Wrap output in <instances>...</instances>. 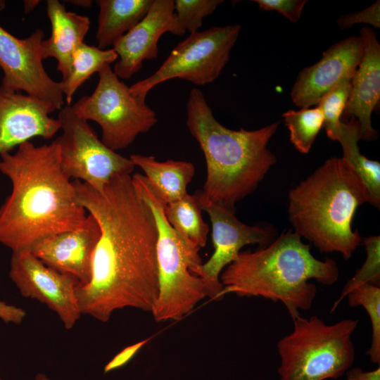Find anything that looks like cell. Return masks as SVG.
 I'll return each instance as SVG.
<instances>
[{
    "label": "cell",
    "mask_w": 380,
    "mask_h": 380,
    "mask_svg": "<svg viewBox=\"0 0 380 380\" xmlns=\"http://www.w3.org/2000/svg\"><path fill=\"white\" fill-rule=\"evenodd\" d=\"M72 183L101 231L91 279L76 289L82 315L106 322L125 308L151 312L159 293L157 226L132 175H116L101 191L77 179Z\"/></svg>",
    "instance_id": "cell-1"
},
{
    "label": "cell",
    "mask_w": 380,
    "mask_h": 380,
    "mask_svg": "<svg viewBox=\"0 0 380 380\" xmlns=\"http://www.w3.org/2000/svg\"><path fill=\"white\" fill-rule=\"evenodd\" d=\"M0 172L12 186L0 207V243L12 252L30 251L44 237L85 221L87 210L61 168L55 140L39 146L26 141L13 153H1Z\"/></svg>",
    "instance_id": "cell-2"
},
{
    "label": "cell",
    "mask_w": 380,
    "mask_h": 380,
    "mask_svg": "<svg viewBox=\"0 0 380 380\" xmlns=\"http://www.w3.org/2000/svg\"><path fill=\"white\" fill-rule=\"evenodd\" d=\"M338 277L334 260L315 258L310 245L290 229L266 246L241 251L220 275V298L234 293L280 301L294 319L300 316L299 310L310 308L316 297L317 287L310 280L330 286Z\"/></svg>",
    "instance_id": "cell-3"
},
{
    "label": "cell",
    "mask_w": 380,
    "mask_h": 380,
    "mask_svg": "<svg viewBox=\"0 0 380 380\" xmlns=\"http://www.w3.org/2000/svg\"><path fill=\"white\" fill-rule=\"evenodd\" d=\"M186 106V126L205 159L201 192L208 200L235 211V204L255 191L277 162L267 144L279 122L256 130L228 129L215 119L198 88L190 91Z\"/></svg>",
    "instance_id": "cell-4"
},
{
    "label": "cell",
    "mask_w": 380,
    "mask_h": 380,
    "mask_svg": "<svg viewBox=\"0 0 380 380\" xmlns=\"http://www.w3.org/2000/svg\"><path fill=\"white\" fill-rule=\"evenodd\" d=\"M369 201L367 187L342 157H331L290 190L288 214L293 231L321 253L351 258L362 238L351 223L357 208Z\"/></svg>",
    "instance_id": "cell-5"
},
{
    "label": "cell",
    "mask_w": 380,
    "mask_h": 380,
    "mask_svg": "<svg viewBox=\"0 0 380 380\" xmlns=\"http://www.w3.org/2000/svg\"><path fill=\"white\" fill-rule=\"evenodd\" d=\"M133 184L150 207L158 231L159 293L151 313L157 322L179 320L209 296L204 280L192 273L202 264L199 248L180 236L165 215V203L146 177L132 175Z\"/></svg>",
    "instance_id": "cell-6"
},
{
    "label": "cell",
    "mask_w": 380,
    "mask_h": 380,
    "mask_svg": "<svg viewBox=\"0 0 380 380\" xmlns=\"http://www.w3.org/2000/svg\"><path fill=\"white\" fill-rule=\"evenodd\" d=\"M293 329L277 343L280 380L337 379L355 360L351 339L358 320L327 324L317 316L293 319Z\"/></svg>",
    "instance_id": "cell-7"
},
{
    "label": "cell",
    "mask_w": 380,
    "mask_h": 380,
    "mask_svg": "<svg viewBox=\"0 0 380 380\" xmlns=\"http://www.w3.org/2000/svg\"><path fill=\"white\" fill-rule=\"evenodd\" d=\"M98 84L90 96H84L72 105L80 118L96 122L101 128V141L116 151L133 143L157 122L156 113L132 96L110 65L99 72Z\"/></svg>",
    "instance_id": "cell-8"
},
{
    "label": "cell",
    "mask_w": 380,
    "mask_h": 380,
    "mask_svg": "<svg viewBox=\"0 0 380 380\" xmlns=\"http://www.w3.org/2000/svg\"><path fill=\"white\" fill-rule=\"evenodd\" d=\"M241 27L239 24L215 26L190 34L172 50L153 75L129 87L131 94L145 102L151 89L172 79L199 86L214 82L229 59Z\"/></svg>",
    "instance_id": "cell-9"
},
{
    "label": "cell",
    "mask_w": 380,
    "mask_h": 380,
    "mask_svg": "<svg viewBox=\"0 0 380 380\" xmlns=\"http://www.w3.org/2000/svg\"><path fill=\"white\" fill-rule=\"evenodd\" d=\"M60 110L58 119L62 134L55 141L60 149L61 168L69 178L101 191L115 176L132 174L135 165L130 158L106 146L72 105Z\"/></svg>",
    "instance_id": "cell-10"
},
{
    "label": "cell",
    "mask_w": 380,
    "mask_h": 380,
    "mask_svg": "<svg viewBox=\"0 0 380 380\" xmlns=\"http://www.w3.org/2000/svg\"><path fill=\"white\" fill-rule=\"evenodd\" d=\"M196 194L202 210L208 213L211 222L215 250L209 260L193 270L192 273L204 280L208 298L220 300L223 289L220 277L223 269L237 258L243 246L269 245L274 240L275 231L270 227L246 224L236 217L234 210L208 200L201 191Z\"/></svg>",
    "instance_id": "cell-11"
},
{
    "label": "cell",
    "mask_w": 380,
    "mask_h": 380,
    "mask_svg": "<svg viewBox=\"0 0 380 380\" xmlns=\"http://www.w3.org/2000/svg\"><path fill=\"white\" fill-rule=\"evenodd\" d=\"M40 29L25 39H18L0 25V68L4 72L1 86L25 94L61 109L64 103L60 82L53 80L43 65Z\"/></svg>",
    "instance_id": "cell-12"
},
{
    "label": "cell",
    "mask_w": 380,
    "mask_h": 380,
    "mask_svg": "<svg viewBox=\"0 0 380 380\" xmlns=\"http://www.w3.org/2000/svg\"><path fill=\"white\" fill-rule=\"evenodd\" d=\"M9 277L25 298L37 300L55 312L66 329L82 313L76 296L78 279L42 262L30 251L12 252Z\"/></svg>",
    "instance_id": "cell-13"
},
{
    "label": "cell",
    "mask_w": 380,
    "mask_h": 380,
    "mask_svg": "<svg viewBox=\"0 0 380 380\" xmlns=\"http://www.w3.org/2000/svg\"><path fill=\"white\" fill-rule=\"evenodd\" d=\"M165 32L182 35L186 31L177 20L175 1L153 0L144 18L113 45L118 56L113 70L118 77L129 79L144 61L157 58L158 40Z\"/></svg>",
    "instance_id": "cell-14"
},
{
    "label": "cell",
    "mask_w": 380,
    "mask_h": 380,
    "mask_svg": "<svg viewBox=\"0 0 380 380\" xmlns=\"http://www.w3.org/2000/svg\"><path fill=\"white\" fill-rule=\"evenodd\" d=\"M363 51L360 35L350 36L328 48L318 62L299 72L291 91L295 106L305 108L317 104L342 80L353 78Z\"/></svg>",
    "instance_id": "cell-15"
},
{
    "label": "cell",
    "mask_w": 380,
    "mask_h": 380,
    "mask_svg": "<svg viewBox=\"0 0 380 380\" xmlns=\"http://www.w3.org/2000/svg\"><path fill=\"white\" fill-rule=\"evenodd\" d=\"M56 109L41 100L0 86V155L34 137L52 138L58 119L49 116Z\"/></svg>",
    "instance_id": "cell-16"
},
{
    "label": "cell",
    "mask_w": 380,
    "mask_h": 380,
    "mask_svg": "<svg viewBox=\"0 0 380 380\" xmlns=\"http://www.w3.org/2000/svg\"><path fill=\"white\" fill-rule=\"evenodd\" d=\"M101 231L90 214L77 229L54 234L39 240L30 250L47 266L71 274L85 285L91 279L94 253Z\"/></svg>",
    "instance_id": "cell-17"
},
{
    "label": "cell",
    "mask_w": 380,
    "mask_h": 380,
    "mask_svg": "<svg viewBox=\"0 0 380 380\" xmlns=\"http://www.w3.org/2000/svg\"><path fill=\"white\" fill-rule=\"evenodd\" d=\"M364 51L351 82L343 113L357 119L360 140H373L377 132L372 125V113L380 99V44L376 33L368 27L360 30Z\"/></svg>",
    "instance_id": "cell-18"
},
{
    "label": "cell",
    "mask_w": 380,
    "mask_h": 380,
    "mask_svg": "<svg viewBox=\"0 0 380 380\" xmlns=\"http://www.w3.org/2000/svg\"><path fill=\"white\" fill-rule=\"evenodd\" d=\"M46 12L51 34L41 43L42 56L43 60L54 58L58 63L57 70L64 79L70 72L75 51L84 42L90 20L87 16L67 11L58 0L46 1Z\"/></svg>",
    "instance_id": "cell-19"
},
{
    "label": "cell",
    "mask_w": 380,
    "mask_h": 380,
    "mask_svg": "<svg viewBox=\"0 0 380 380\" xmlns=\"http://www.w3.org/2000/svg\"><path fill=\"white\" fill-rule=\"evenodd\" d=\"M129 158L135 167L143 170L144 176L165 204L188 194L187 186L195 173V167L191 162L174 160L163 162L153 156L141 154H132Z\"/></svg>",
    "instance_id": "cell-20"
},
{
    "label": "cell",
    "mask_w": 380,
    "mask_h": 380,
    "mask_svg": "<svg viewBox=\"0 0 380 380\" xmlns=\"http://www.w3.org/2000/svg\"><path fill=\"white\" fill-rule=\"evenodd\" d=\"M153 0H99L96 39L99 48L115 42L138 24L148 13Z\"/></svg>",
    "instance_id": "cell-21"
},
{
    "label": "cell",
    "mask_w": 380,
    "mask_h": 380,
    "mask_svg": "<svg viewBox=\"0 0 380 380\" xmlns=\"http://www.w3.org/2000/svg\"><path fill=\"white\" fill-rule=\"evenodd\" d=\"M357 122H343L342 134L338 140L343 150L342 158L353 168L367 189L372 205H380V163L362 155L357 145L360 140Z\"/></svg>",
    "instance_id": "cell-22"
},
{
    "label": "cell",
    "mask_w": 380,
    "mask_h": 380,
    "mask_svg": "<svg viewBox=\"0 0 380 380\" xmlns=\"http://www.w3.org/2000/svg\"><path fill=\"white\" fill-rule=\"evenodd\" d=\"M202 210L196 193L186 194L165 206V215L170 225L180 236L199 248L205 246L209 232Z\"/></svg>",
    "instance_id": "cell-23"
},
{
    "label": "cell",
    "mask_w": 380,
    "mask_h": 380,
    "mask_svg": "<svg viewBox=\"0 0 380 380\" xmlns=\"http://www.w3.org/2000/svg\"><path fill=\"white\" fill-rule=\"evenodd\" d=\"M118 58L113 49H101L84 42L79 45L73 53L68 76L60 82L66 105H71L75 91L94 73Z\"/></svg>",
    "instance_id": "cell-24"
},
{
    "label": "cell",
    "mask_w": 380,
    "mask_h": 380,
    "mask_svg": "<svg viewBox=\"0 0 380 380\" xmlns=\"http://www.w3.org/2000/svg\"><path fill=\"white\" fill-rule=\"evenodd\" d=\"M282 116L296 149L302 153H308L323 127L324 117L320 108L317 106L289 110Z\"/></svg>",
    "instance_id": "cell-25"
},
{
    "label": "cell",
    "mask_w": 380,
    "mask_h": 380,
    "mask_svg": "<svg viewBox=\"0 0 380 380\" xmlns=\"http://www.w3.org/2000/svg\"><path fill=\"white\" fill-rule=\"evenodd\" d=\"M350 307L362 306L372 324V341L367 355L372 362H380V287L364 284L355 288L347 296Z\"/></svg>",
    "instance_id": "cell-26"
},
{
    "label": "cell",
    "mask_w": 380,
    "mask_h": 380,
    "mask_svg": "<svg viewBox=\"0 0 380 380\" xmlns=\"http://www.w3.org/2000/svg\"><path fill=\"white\" fill-rule=\"evenodd\" d=\"M351 82L352 78L342 80L324 94L317 103L324 117L323 127L333 141H338L342 134L341 118L350 95Z\"/></svg>",
    "instance_id": "cell-27"
},
{
    "label": "cell",
    "mask_w": 380,
    "mask_h": 380,
    "mask_svg": "<svg viewBox=\"0 0 380 380\" xmlns=\"http://www.w3.org/2000/svg\"><path fill=\"white\" fill-rule=\"evenodd\" d=\"M367 257L365 262L342 289L339 298L331 309L332 312L347 295L364 284L379 286L380 284V236H369L362 240Z\"/></svg>",
    "instance_id": "cell-28"
},
{
    "label": "cell",
    "mask_w": 380,
    "mask_h": 380,
    "mask_svg": "<svg viewBox=\"0 0 380 380\" xmlns=\"http://www.w3.org/2000/svg\"><path fill=\"white\" fill-rule=\"evenodd\" d=\"M222 3V0H176L175 13L180 26L191 34L198 31L203 19Z\"/></svg>",
    "instance_id": "cell-29"
},
{
    "label": "cell",
    "mask_w": 380,
    "mask_h": 380,
    "mask_svg": "<svg viewBox=\"0 0 380 380\" xmlns=\"http://www.w3.org/2000/svg\"><path fill=\"white\" fill-rule=\"evenodd\" d=\"M359 23L380 27V1L377 0L372 5L357 12L341 15L337 25L341 30H346Z\"/></svg>",
    "instance_id": "cell-30"
},
{
    "label": "cell",
    "mask_w": 380,
    "mask_h": 380,
    "mask_svg": "<svg viewBox=\"0 0 380 380\" xmlns=\"http://www.w3.org/2000/svg\"><path fill=\"white\" fill-rule=\"evenodd\" d=\"M260 10L274 11L283 15L292 23L299 20L305 0H254Z\"/></svg>",
    "instance_id": "cell-31"
},
{
    "label": "cell",
    "mask_w": 380,
    "mask_h": 380,
    "mask_svg": "<svg viewBox=\"0 0 380 380\" xmlns=\"http://www.w3.org/2000/svg\"><path fill=\"white\" fill-rule=\"evenodd\" d=\"M150 339L151 338H148L125 347L105 365L103 369L104 373H108L125 365Z\"/></svg>",
    "instance_id": "cell-32"
},
{
    "label": "cell",
    "mask_w": 380,
    "mask_h": 380,
    "mask_svg": "<svg viewBox=\"0 0 380 380\" xmlns=\"http://www.w3.org/2000/svg\"><path fill=\"white\" fill-rule=\"evenodd\" d=\"M25 316L26 312L23 308L0 300V319L4 322L20 324Z\"/></svg>",
    "instance_id": "cell-33"
},
{
    "label": "cell",
    "mask_w": 380,
    "mask_h": 380,
    "mask_svg": "<svg viewBox=\"0 0 380 380\" xmlns=\"http://www.w3.org/2000/svg\"><path fill=\"white\" fill-rule=\"evenodd\" d=\"M346 380H380L379 366L372 371L365 372L360 367L349 369L346 372Z\"/></svg>",
    "instance_id": "cell-34"
},
{
    "label": "cell",
    "mask_w": 380,
    "mask_h": 380,
    "mask_svg": "<svg viewBox=\"0 0 380 380\" xmlns=\"http://www.w3.org/2000/svg\"><path fill=\"white\" fill-rule=\"evenodd\" d=\"M40 1L38 0H26L23 1V7L25 13H30L39 4Z\"/></svg>",
    "instance_id": "cell-35"
},
{
    "label": "cell",
    "mask_w": 380,
    "mask_h": 380,
    "mask_svg": "<svg viewBox=\"0 0 380 380\" xmlns=\"http://www.w3.org/2000/svg\"><path fill=\"white\" fill-rule=\"evenodd\" d=\"M65 2H69L70 4L84 8H89L92 5V1L91 0H69L65 1Z\"/></svg>",
    "instance_id": "cell-36"
},
{
    "label": "cell",
    "mask_w": 380,
    "mask_h": 380,
    "mask_svg": "<svg viewBox=\"0 0 380 380\" xmlns=\"http://www.w3.org/2000/svg\"><path fill=\"white\" fill-rule=\"evenodd\" d=\"M34 380H51L46 374L42 372L37 373L34 376Z\"/></svg>",
    "instance_id": "cell-37"
},
{
    "label": "cell",
    "mask_w": 380,
    "mask_h": 380,
    "mask_svg": "<svg viewBox=\"0 0 380 380\" xmlns=\"http://www.w3.org/2000/svg\"><path fill=\"white\" fill-rule=\"evenodd\" d=\"M6 6V1L0 0V11L4 9Z\"/></svg>",
    "instance_id": "cell-38"
},
{
    "label": "cell",
    "mask_w": 380,
    "mask_h": 380,
    "mask_svg": "<svg viewBox=\"0 0 380 380\" xmlns=\"http://www.w3.org/2000/svg\"><path fill=\"white\" fill-rule=\"evenodd\" d=\"M0 380H2L1 379Z\"/></svg>",
    "instance_id": "cell-39"
},
{
    "label": "cell",
    "mask_w": 380,
    "mask_h": 380,
    "mask_svg": "<svg viewBox=\"0 0 380 380\" xmlns=\"http://www.w3.org/2000/svg\"><path fill=\"white\" fill-rule=\"evenodd\" d=\"M0 379H1V377H0Z\"/></svg>",
    "instance_id": "cell-40"
}]
</instances>
